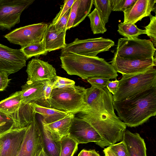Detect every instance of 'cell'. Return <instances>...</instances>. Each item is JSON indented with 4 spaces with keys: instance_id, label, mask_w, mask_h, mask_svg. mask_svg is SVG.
I'll use <instances>...</instances> for the list:
<instances>
[{
    "instance_id": "1",
    "label": "cell",
    "mask_w": 156,
    "mask_h": 156,
    "mask_svg": "<svg viewBox=\"0 0 156 156\" xmlns=\"http://www.w3.org/2000/svg\"><path fill=\"white\" fill-rule=\"evenodd\" d=\"M118 117L126 126L136 127L156 115V85L113 102Z\"/></svg>"
},
{
    "instance_id": "2",
    "label": "cell",
    "mask_w": 156,
    "mask_h": 156,
    "mask_svg": "<svg viewBox=\"0 0 156 156\" xmlns=\"http://www.w3.org/2000/svg\"><path fill=\"white\" fill-rule=\"evenodd\" d=\"M61 66L70 75H76L84 80L95 76L116 79L117 72L104 59L88 57L69 52L60 56Z\"/></svg>"
},
{
    "instance_id": "3",
    "label": "cell",
    "mask_w": 156,
    "mask_h": 156,
    "mask_svg": "<svg viewBox=\"0 0 156 156\" xmlns=\"http://www.w3.org/2000/svg\"><path fill=\"white\" fill-rule=\"evenodd\" d=\"M86 89L75 85L53 89L47 100L48 108L76 115L86 108L85 100Z\"/></svg>"
},
{
    "instance_id": "4",
    "label": "cell",
    "mask_w": 156,
    "mask_h": 156,
    "mask_svg": "<svg viewBox=\"0 0 156 156\" xmlns=\"http://www.w3.org/2000/svg\"><path fill=\"white\" fill-rule=\"evenodd\" d=\"M119 81L114 102L120 101L156 85V69L154 67L141 73L122 75Z\"/></svg>"
},
{
    "instance_id": "5",
    "label": "cell",
    "mask_w": 156,
    "mask_h": 156,
    "mask_svg": "<svg viewBox=\"0 0 156 156\" xmlns=\"http://www.w3.org/2000/svg\"><path fill=\"white\" fill-rule=\"evenodd\" d=\"M155 51L150 40L120 38L114 55L126 59H145L154 57Z\"/></svg>"
},
{
    "instance_id": "6",
    "label": "cell",
    "mask_w": 156,
    "mask_h": 156,
    "mask_svg": "<svg viewBox=\"0 0 156 156\" xmlns=\"http://www.w3.org/2000/svg\"><path fill=\"white\" fill-rule=\"evenodd\" d=\"M115 42L112 40L102 37L80 40L76 38L72 42L66 44L61 49V55L70 52L88 57H95L99 53L107 51L113 47Z\"/></svg>"
},
{
    "instance_id": "7",
    "label": "cell",
    "mask_w": 156,
    "mask_h": 156,
    "mask_svg": "<svg viewBox=\"0 0 156 156\" xmlns=\"http://www.w3.org/2000/svg\"><path fill=\"white\" fill-rule=\"evenodd\" d=\"M48 24L41 23L17 28L4 36L10 43L23 48L42 41Z\"/></svg>"
},
{
    "instance_id": "8",
    "label": "cell",
    "mask_w": 156,
    "mask_h": 156,
    "mask_svg": "<svg viewBox=\"0 0 156 156\" xmlns=\"http://www.w3.org/2000/svg\"><path fill=\"white\" fill-rule=\"evenodd\" d=\"M35 0H0V30H10L20 22L23 12Z\"/></svg>"
},
{
    "instance_id": "9",
    "label": "cell",
    "mask_w": 156,
    "mask_h": 156,
    "mask_svg": "<svg viewBox=\"0 0 156 156\" xmlns=\"http://www.w3.org/2000/svg\"><path fill=\"white\" fill-rule=\"evenodd\" d=\"M44 148L42 130L35 116L28 126L17 156H36Z\"/></svg>"
},
{
    "instance_id": "10",
    "label": "cell",
    "mask_w": 156,
    "mask_h": 156,
    "mask_svg": "<svg viewBox=\"0 0 156 156\" xmlns=\"http://www.w3.org/2000/svg\"><path fill=\"white\" fill-rule=\"evenodd\" d=\"M27 60L21 49H14L0 44V71L8 74L18 72Z\"/></svg>"
},
{
    "instance_id": "11",
    "label": "cell",
    "mask_w": 156,
    "mask_h": 156,
    "mask_svg": "<svg viewBox=\"0 0 156 156\" xmlns=\"http://www.w3.org/2000/svg\"><path fill=\"white\" fill-rule=\"evenodd\" d=\"M117 72L122 75L145 72L156 66V58L136 59H126L114 55L110 62Z\"/></svg>"
},
{
    "instance_id": "12",
    "label": "cell",
    "mask_w": 156,
    "mask_h": 156,
    "mask_svg": "<svg viewBox=\"0 0 156 156\" xmlns=\"http://www.w3.org/2000/svg\"><path fill=\"white\" fill-rule=\"evenodd\" d=\"M68 136L78 144L93 142L100 147L101 145L100 138L92 126L75 115L73 119Z\"/></svg>"
},
{
    "instance_id": "13",
    "label": "cell",
    "mask_w": 156,
    "mask_h": 156,
    "mask_svg": "<svg viewBox=\"0 0 156 156\" xmlns=\"http://www.w3.org/2000/svg\"><path fill=\"white\" fill-rule=\"evenodd\" d=\"M28 126L0 135V156H17Z\"/></svg>"
},
{
    "instance_id": "14",
    "label": "cell",
    "mask_w": 156,
    "mask_h": 156,
    "mask_svg": "<svg viewBox=\"0 0 156 156\" xmlns=\"http://www.w3.org/2000/svg\"><path fill=\"white\" fill-rule=\"evenodd\" d=\"M26 72L27 81L41 82L47 80H53L57 76L53 66L48 62L38 58H33L29 61Z\"/></svg>"
},
{
    "instance_id": "15",
    "label": "cell",
    "mask_w": 156,
    "mask_h": 156,
    "mask_svg": "<svg viewBox=\"0 0 156 156\" xmlns=\"http://www.w3.org/2000/svg\"><path fill=\"white\" fill-rule=\"evenodd\" d=\"M156 0H136L123 12V23L135 24L143 18L149 16L151 12L155 11Z\"/></svg>"
},
{
    "instance_id": "16",
    "label": "cell",
    "mask_w": 156,
    "mask_h": 156,
    "mask_svg": "<svg viewBox=\"0 0 156 156\" xmlns=\"http://www.w3.org/2000/svg\"><path fill=\"white\" fill-rule=\"evenodd\" d=\"M44 84L41 82L27 81L21 87L22 103L27 104L34 102L48 107L44 97Z\"/></svg>"
},
{
    "instance_id": "17",
    "label": "cell",
    "mask_w": 156,
    "mask_h": 156,
    "mask_svg": "<svg viewBox=\"0 0 156 156\" xmlns=\"http://www.w3.org/2000/svg\"><path fill=\"white\" fill-rule=\"evenodd\" d=\"M75 116L74 114L69 113L63 119L49 124L45 123L41 120L42 128L47 131L53 140L59 141L63 137L69 135Z\"/></svg>"
},
{
    "instance_id": "18",
    "label": "cell",
    "mask_w": 156,
    "mask_h": 156,
    "mask_svg": "<svg viewBox=\"0 0 156 156\" xmlns=\"http://www.w3.org/2000/svg\"><path fill=\"white\" fill-rule=\"evenodd\" d=\"M94 0H75L70 8L66 30L78 26L89 14Z\"/></svg>"
},
{
    "instance_id": "19",
    "label": "cell",
    "mask_w": 156,
    "mask_h": 156,
    "mask_svg": "<svg viewBox=\"0 0 156 156\" xmlns=\"http://www.w3.org/2000/svg\"><path fill=\"white\" fill-rule=\"evenodd\" d=\"M122 140L129 156H147L144 140L138 133H133L126 129L123 134Z\"/></svg>"
},
{
    "instance_id": "20",
    "label": "cell",
    "mask_w": 156,
    "mask_h": 156,
    "mask_svg": "<svg viewBox=\"0 0 156 156\" xmlns=\"http://www.w3.org/2000/svg\"><path fill=\"white\" fill-rule=\"evenodd\" d=\"M66 31L58 32L54 24H48L44 37V42L46 50L50 52L62 49L66 46L65 37Z\"/></svg>"
},
{
    "instance_id": "21",
    "label": "cell",
    "mask_w": 156,
    "mask_h": 156,
    "mask_svg": "<svg viewBox=\"0 0 156 156\" xmlns=\"http://www.w3.org/2000/svg\"><path fill=\"white\" fill-rule=\"evenodd\" d=\"M35 113L41 115L42 120L46 124L51 123L62 119L68 115L65 112L43 106L34 102L29 103Z\"/></svg>"
},
{
    "instance_id": "22",
    "label": "cell",
    "mask_w": 156,
    "mask_h": 156,
    "mask_svg": "<svg viewBox=\"0 0 156 156\" xmlns=\"http://www.w3.org/2000/svg\"><path fill=\"white\" fill-rule=\"evenodd\" d=\"M21 104V91H16L0 101V111L10 116L18 110Z\"/></svg>"
},
{
    "instance_id": "23",
    "label": "cell",
    "mask_w": 156,
    "mask_h": 156,
    "mask_svg": "<svg viewBox=\"0 0 156 156\" xmlns=\"http://www.w3.org/2000/svg\"><path fill=\"white\" fill-rule=\"evenodd\" d=\"M42 131L45 156H59L61 148L60 141H56L53 140L43 128Z\"/></svg>"
},
{
    "instance_id": "24",
    "label": "cell",
    "mask_w": 156,
    "mask_h": 156,
    "mask_svg": "<svg viewBox=\"0 0 156 156\" xmlns=\"http://www.w3.org/2000/svg\"><path fill=\"white\" fill-rule=\"evenodd\" d=\"M118 27L117 31L119 33L128 39H135L141 34H146L145 30L139 29L135 24L121 22L119 24Z\"/></svg>"
},
{
    "instance_id": "25",
    "label": "cell",
    "mask_w": 156,
    "mask_h": 156,
    "mask_svg": "<svg viewBox=\"0 0 156 156\" xmlns=\"http://www.w3.org/2000/svg\"><path fill=\"white\" fill-rule=\"evenodd\" d=\"M28 60L33 57L36 58L41 55H46L48 52L45 49L44 40L32 44L20 49Z\"/></svg>"
},
{
    "instance_id": "26",
    "label": "cell",
    "mask_w": 156,
    "mask_h": 156,
    "mask_svg": "<svg viewBox=\"0 0 156 156\" xmlns=\"http://www.w3.org/2000/svg\"><path fill=\"white\" fill-rule=\"evenodd\" d=\"M61 151L59 156H73L78 150V144L68 135L60 141Z\"/></svg>"
},
{
    "instance_id": "27",
    "label": "cell",
    "mask_w": 156,
    "mask_h": 156,
    "mask_svg": "<svg viewBox=\"0 0 156 156\" xmlns=\"http://www.w3.org/2000/svg\"><path fill=\"white\" fill-rule=\"evenodd\" d=\"M87 16L90 20V27L94 34H104L106 31L105 25L95 8Z\"/></svg>"
},
{
    "instance_id": "28",
    "label": "cell",
    "mask_w": 156,
    "mask_h": 156,
    "mask_svg": "<svg viewBox=\"0 0 156 156\" xmlns=\"http://www.w3.org/2000/svg\"><path fill=\"white\" fill-rule=\"evenodd\" d=\"M93 4L105 25L108 21L111 11L110 0H94Z\"/></svg>"
},
{
    "instance_id": "29",
    "label": "cell",
    "mask_w": 156,
    "mask_h": 156,
    "mask_svg": "<svg viewBox=\"0 0 156 156\" xmlns=\"http://www.w3.org/2000/svg\"><path fill=\"white\" fill-rule=\"evenodd\" d=\"M15 122L9 115L0 111V135L14 129Z\"/></svg>"
},
{
    "instance_id": "30",
    "label": "cell",
    "mask_w": 156,
    "mask_h": 156,
    "mask_svg": "<svg viewBox=\"0 0 156 156\" xmlns=\"http://www.w3.org/2000/svg\"><path fill=\"white\" fill-rule=\"evenodd\" d=\"M136 0H110L111 10L123 11L131 6Z\"/></svg>"
},
{
    "instance_id": "31",
    "label": "cell",
    "mask_w": 156,
    "mask_h": 156,
    "mask_svg": "<svg viewBox=\"0 0 156 156\" xmlns=\"http://www.w3.org/2000/svg\"><path fill=\"white\" fill-rule=\"evenodd\" d=\"M150 21L149 23L144 27L146 34L151 40L154 47L156 46V16L151 14L149 16Z\"/></svg>"
},
{
    "instance_id": "32",
    "label": "cell",
    "mask_w": 156,
    "mask_h": 156,
    "mask_svg": "<svg viewBox=\"0 0 156 156\" xmlns=\"http://www.w3.org/2000/svg\"><path fill=\"white\" fill-rule=\"evenodd\" d=\"M53 80L52 89L60 88L75 85V82L71 80L57 76Z\"/></svg>"
},
{
    "instance_id": "33",
    "label": "cell",
    "mask_w": 156,
    "mask_h": 156,
    "mask_svg": "<svg viewBox=\"0 0 156 156\" xmlns=\"http://www.w3.org/2000/svg\"><path fill=\"white\" fill-rule=\"evenodd\" d=\"M115 156H129L125 144L123 140L108 146Z\"/></svg>"
},
{
    "instance_id": "34",
    "label": "cell",
    "mask_w": 156,
    "mask_h": 156,
    "mask_svg": "<svg viewBox=\"0 0 156 156\" xmlns=\"http://www.w3.org/2000/svg\"><path fill=\"white\" fill-rule=\"evenodd\" d=\"M110 79L106 77L95 76L90 77L87 80L92 86L103 89L106 87Z\"/></svg>"
},
{
    "instance_id": "35",
    "label": "cell",
    "mask_w": 156,
    "mask_h": 156,
    "mask_svg": "<svg viewBox=\"0 0 156 156\" xmlns=\"http://www.w3.org/2000/svg\"><path fill=\"white\" fill-rule=\"evenodd\" d=\"M75 0H66L60 6V9L51 23L55 24L71 8Z\"/></svg>"
},
{
    "instance_id": "36",
    "label": "cell",
    "mask_w": 156,
    "mask_h": 156,
    "mask_svg": "<svg viewBox=\"0 0 156 156\" xmlns=\"http://www.w3.org/2000/svg\"><path fill=\"white\" fill-rule=\"evenodd\" d=\"M70 9L55 24V30L58 32L66 31V26L70 14Z\"/></svg>"
},
{
    "instance_id": "37",
    "label": "cell",
    "mask_w": 156,
    "mask_h": 156,
    "mask_svg": "<svg viewBox=\"0 0 156 156\" xmlns=\"http://www.w3.org/2000/svg\"><path fill=\"white\" fill-rule=\"evenodd\" d=\"M44 85V91L45 99L46 101L48 100L50 98L53 84V80H47L41 82Z\"/></svg>"
},
{
    "instance_id": "38",
    "label": "cell",
    "mask_w": 156,
    "mask_h": 156,
    "mask_svg": "<svg viewBox=\"0 0 156 156\" xmlns=\"http://www.w3.org/2000/svg\"><path fill=\"white\" fill-rule=\"evenodd\" d=\"M8 74L4 72L0 71V92L4 91L10 81Z\"/></svg>"
},
{
    "instance_id": "39",
    "label": "cell",
    "mask_w": 156,
    "mask_h": 156,
    "mask_svg": "<svg viewBox=\"0 0 156 156\" xmlns=\"http://www.w3.org/2000/svg\"><path fill=\"white\" fill-rule=\"evenodd\" d=\"M119 81L117 79L114 81L109 80L107 84L106 87L108 90L113 95L116 93L118 86Z\"/></svg>"
},
{
    "instance_id": "40",
    "label": "cell",
    "mask_w": 156,
    "mask_h": 156,
    "mask_svg": "<svg viewBox=\"0 0 156 156\" xmlns=\"http://www.w3.org/2000/svg\"><path fill=\"white\" fill-rule=\"evenodd\" d=\"M105 154L104 156H115L108 147L105 148L103 150Z\"/></svg>"
},
{
    "instance_id": "41",
    "label": "cell",
    "mask_w": 156,
    "mask_h": 156,
    "mask_svg": "<svg viewBox=\"0 0 156 156\" xmlns=\"http://www.w3.org/2000/svg\"><path fill=\"white\" fill-rule=\"evenodd\" d=\"M77 156H90L89 151L83 149L80 151Z\"/></svg>"
},
{
    "instance_id": "42",
    "label": "cell",
    "mask_w": 156,
    "mask_h": 156,
    "mask_svg": "<svg viewBox=\"0 0 156 156\" xmlns=\"http://www.w3.org/2000/svg\"><path fill=\"white\" fill-rule=\"evenodd\" d=\"M90 156H100L94 150H89Z\"/></svg>"
},
{
    "instance_id": "43",
    "label": "cell",
    "mask_w": 156,
    "mask_h": 156,
    "mask_svg": "<svg viewBox=\"0 0 156 156\" xmlns=\"http://www.w3.org/2000/svg\"><path fill=\"white\" fill-rule=\"evenodd\" d=\"M44 148L40 151L36 156H45Z\"/></svg>"
}]
</instances>
